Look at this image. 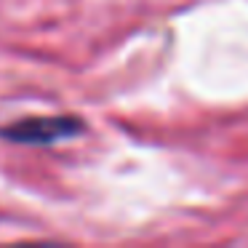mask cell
<instances>
[{"mask_svg":"<svg viewBox=\"0 0 248 248\" xmlns=\"http://www.w3.org/2000/svg\"><path fill=\"white\" fill-rule=\"evenodd\" d=\"M86 134V120L80 115H30L0 125V139L22 147H54Z\"/></svg>","mask_w":248,"mask_h":248,"instance_id":"obj_1","label":"cell"}]
</instances>
